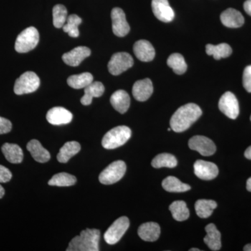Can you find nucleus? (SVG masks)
Here are the masks:
<instances>
[{
  "instance_id": "nucleus-1",
  "label": "nucleus",
  "mask_w": 251,
  "mask_h": 251,
  "mask_svg": "<svg viewBox=\"0 0 251 251\" xmlns=\"http://www.w3.org/2000/svg\"><path fill=\"white\" fill-rule=\"evenodd\" d=\"M201 108L195 103H188L180 107L171 119V128L176 133L188 129L202 115Z\"/></svg>"
},
{
  "instance_id": "nucleus-2",
  "label": "nucleus",
  "mask_w": 251,
  "mask_h": 251,
  "mask_svg": "<svg viewBox=\"0 0 251 251\" xmlns=\"http://www.w3.org/2000/svg\"><path fill=\"white\" fill-rule=\"evenodd\" d=\"M100 232L97 229H86L69 243L67 251H99Z\"/></svg>"
},
{
  "instance_id": "nucleus-3",
  "label": "nucleus",
  "mask_w": 251,
  "mask_h": 251,
  "mask_svg": "<svg viewBox=\"0 0 251 251\" xmlns=\"http://www.w3.org/2000/svg\"><path fill=\"white\" fill-rule=\"evenodd\" d=\"M131 136V130L126 126H119L109 130L102 140V146L106 150H114L125 145Z\"/></svg>"
},
{
  "instance_id": "nucleus-4",
  "label": "nucleus",
  "mask_w": 251,
  "mask_h": 251,
  "mask_svg": "<svg viewBox=\"0 0 251 251\" xmlns=\"http://www.w3.org/2000/svg\"><path fill=\"white\" fill-rule=\"evenodd\" d=\"M39 41V34L37 29L34 27L26 28L18 36L15 50L19 53H25L35 49Z\"/></svg>"
},
{
  "instance_id": "nucleus-5",
  "label": "nucleus",
  "mask_w": 251,
  "mask_h": 251,
  "mask_svg": "<svg viewBox=\"0 0 251 251\" xmlns=\"http://www.w3.org/2000/svg\"><path fill=\"white\" fill-rule=\"evenodd\" d=\"M40 85V79L35 73H24L15 82L14 92L17 95L30 94L35 92Z\"/></svg>"
},
{
  "instance_id": "nucleus-6",
  "label": "nucleus",
  "mask_w": 251,
  "mask_h": 251,
  "mask_svg": "<svg viewBox=\"0 0 251 251\" xmlns=\"http://www.w3.org/2000/svg\"><path fill=\"white\" fill-rule=\"evenodd\" d=\"M126 171V165L125 162L122 161L113 162L99 175V181L105 185L115 184L123 177Z\"/></svg>"
},
{
  "instance_id": "nucleus-7",
  "label": "nucleus",
  "mask_w": 251,
  "mask_h": 251,
  "mask_svg": "<svg viewBox=\"0 0 251 251\" xmlns=\"http://www.w3.org/2000/svg\"><path fill=\"white\" fill-rule=\"evenodd\" d=\"M129 220L126 216L119 218L110 226L104 234V239L107 244L113 245L117 244L129 227Z\"/></svg>"
},
{
  "instance_id": "nucleus-8",
  "label": "nucleus",
  "mask_w": 251,
  "mask_h": 251,
  "mask_svg": "<svg viewBox=\"0 0 251 251\" xmlns=\"http://www.w3.org/2000/svg\"><path fill=\"white\" fill-rule=\"evenodd\" d=\"M133 57L127 52H117L114 54L108 62L109 72L113 75H119L133 67Z\"/></svg>"
},
{
  "instance_id": "nucleus-9",
  "label": "nucleus",
  "mask_w": 251,
  "mask_h": 251,
  "mask_svg": "<svg viewBox=\"0 0 251 251\" xmlns=\"http://www.w3.org/2000/svg\"><path fill=\"white\" fill-rule=\"evenodd\" d=\"M220 110L232 120L237 118L239 114V105L237 99L232 92H227L222 95L219 100Z\"/></svg>"
},
{
  "instance_id": "nucleus-10",
  "label": "nucleus",
  "mask_w": 251,
  "mask_h": 251,
  "mask_svg": "<svg viewBox=\"0 0 251 251\" xmlns=\"http://www.w3.org/2000/svg\"><path fill=\"white\" fill-rule=\"evenodd\" d=\"M188 147L204 156H209L216 151L215 144L209 138L202 135L193 136L188 141Z\"/></svg>"
},
{
  "instance_id": "nucleus-11",
  "label": "nucleus",
  "mask_w": 251,
  "mask_h": 251,
  "mask_svg": "<svg viewBox=\"0 0 251 251\" xmlns=\"http://www.w3.org/2000/svg\"><path fill=\"white\" fill-rule=\"evenodd\" d=\"M111 18L112 31L119 37H123L128 34L130 26L126 19L125 13L120 8L115 7L112 10Z\"/></svg>"
},
{
  "instance_id": "nucleus-12",
  "label": "nucleus",
  "mask_w": 251,
  "mask_h": 251,
  "mask_svg": "<svg viewBox=\"0 0 251 251\" xmlns=\"http://www.w3.org/2000/svg\"><path fill=\"white\" fill-rule=\"evenodd\" d=\"M194 173L200 179L209 181L218 176L219 168L215 163L198 160L194 163Z\"/></svg>"
},
{
  "instance_id": "nucleus-13",
  "label": "nucleus",
  "mask_w": 251,
  "mask_h": 251,
  "mask_svg": "<svg viewBox=\"0 0 251 251\" xmlns=\"http://www.w3.org/2000/svg\"><path fill=\"white\" fill-rule=\"evenodd\" d=\"M151 8L153 14L163 23H171L174 20L175 12L168 0H152Z\"/></svg>"
},
{
  "instance_id": "nucleus-14",
  "label": "nucleus",
  "mask_w": 251,
  "mask_h": 251,
  "mask_svg": "<svg viewBox=\"0 0 251 251\" xmlns=\"http://www.w3.org/2000/svg\"><path fill=\"white\" fill-rule=\"evenodd\" d=\"M46 119L50 125H67L72 121L73 115L67 109L62 107H54L49 110L46 115Z\"/></svg>"
},
{
  "instance_id": "nucleus-15",
  "label": "nucleus",
  "mask_w": 251,
  "mask_h": 251,
  "mask_svg": "<svg viewBox=\"0 0 251 251\" xmlns=\"http://www.w3.org/2000/svg\"><path fill=\"white\" fill-rule=\"evenodd\" d=\"M91 54V50L85 46H79L75 48L69 52L63 54L62 59L65 64L71 67H77L84 59Z\"/></svg>"
},
{
  "instance_id": "nucleus-16",
  "label": "nucleus",
  "mask_w": 251,
  "mask_h": 251,
  "mask_svg": "<svg viewBox=\"0 0 251 251\" xmlns=\"http://www.w3.org/2000/svg\"><path fill=\"white\" fill-rule=\"evenodd\" d=\"M153 87L152 82L149 78L138 80L133 86V97L138 101H145L151 97L153 93Z\"/></svg>"
},
{
  "instance_id": "nucleus-17",
  "label": "nucleus",
  "mask_w": 251,
  "mask_h": 251,
  "mask_svg": "<svg viewBox=\"0 0 251 251\" xmlns=\"http://www.w3.org/2000/svg\"><path fill=\"white\" fill-rule=\"evenodd\" d=\"M133 52L137 58L145 62L152 61L156 54L151 43L147 40L136 41L133 46Z\"/></svg>"
},
{
  "instance_id": "nucleus-18",
  "label": "nucleus",
  "mask_w": 251,
  "mask_h": 251,
  "mask_svg": "<svg viewBox=\"0 0 251 251\" xmlns=\"http://www.w3.org/2000/svg\"><path fill=\"white\" fill-rule=\"evenodd\" d=\"M138 234L139 237L145 242H155L158 240L160 237L161 227L156 223H145L140 226Z\"/></svg>"
},
{
  "instance_id": "nucleus-19",
  "label": "nucleus",
  "mask_w": 251,
  "mask_h": 251,
  "mask_svg": "<svg viewBox=\"0 0 251 251\" xmlns=\"http://www.w3.org/2000/svg\"><path fill=\"white\" fill-rule=\"evenodd\" d=\"M221 21L226 27L238 28L244 25V18L237 10L229 8L221 14Z\"/></svg>"
},
{
  "instance_id": "nucleus-20",
  "label": "nucleus",
  "mask_w": 251,
  "mask_h": 251,
  "mask_svg": "<svg viewBox=\"0 0 251 251\" xmlns=\"http://www.w3.org/2000/svg\"><path fill=\"white\" fill-rule=\"evenodd\" d=\"M129 95L125 90H117L110 97V103L117 112L125 114L130 106Z\"/></svg>"
},
{
  "instance_id": "nucleus-21",
  "label": "nucleus",
  "mask_w": 251,
  "mask_h": 251,
  "mask_svg": "<svg viewBox=\"0 0 251 251\" xmlns=\"http://www.w3.org/2000/svg\"><path fill=\"white\" fill-rule=\"evenodd\" d=\"M27 149L33 158L39 163H46L50 159L49 151L46 150L38 140H31L29 141L27 144Z\"/></svg>"
},
{
  "instance_id": "nucleus-22",
  "label": "nucleus",
  "mask_w": 251,
  "mask_h": 251,
  "mask_svg": "<svg viewBox=\"0 0 251 251\" xmlns=\"http://www.w3.org/2000/svg\"><path fill=\"white\" fill-rule=\"evenodd\" d=\"M206 235L204 242L211 251H219L221 248V234L214 224L207 225L205 227Z\"/></svg>"
},
{
  "instance_id": "nucleus-23",
  "label": "nucleus",
  "mask_w": 251,
  "mask_h": 251,
  "mask_svg": "<svg viewBox=\"0 0 251 251\" xmlns=\"http://www.w3.org/2000/svg\"><path fill=\"white\" fill-rule=\"evenodd\" d=\"M105 92V87L100 82H92L85 88V95L82 97L80 101L84 105H89L92 103L93 98L101 97Z\"/></svg>"
},
{
  "instance_id": "nucleus-24",
  "label": "nucleus",
  "mask_w": 251,
  "mask_h": 251,
  "mask_svg": "<svg viewBox=\"0 0 251 251\" xmlns=\"http://www.w3.org/2000/svg\"><path fill=\"white\" fill-rule=\"evenodd\" d=\"M1 151L8 161L14 164L22 163L23 151L16 144L5 143L1 147Z\"/></svg>"
},
{
  "instance_id": "nucleus-25",
  "label": "nucleus",
  "mask_w": 251,
  "mask_h": 251,
  "mask_svg": "<svg viewBox=\"0 0 251 251\" xmlns=\"http://www.w3.org/2000/svg\"><path fill=\"white\" fill-rule=\"evenodd\" d=\"M80 150V145L77 142H67L59 150V152L57 156V161L61 163H67L69 159L76 155Z\"/></svg>"
},
{
  "instance_id": "nucleus-26",
  "label": "nucleus",
  "mask_w": 251,
  "mask_h": 251,
  "mask_svg": "<svg viewBox=\"0 0 251 251\" xmlns=\"http://www.w3.org/2000/svg\"><path fill=\"white\" fill-rule=\"evenodd\" d=\"M162 186L168 192L182 193L191 190L189 185L181 182L179 179L173 176H169L163 180Z\"/></svg>"
},
{
  "instance_id": "nucleus-27",
  "label": "nucleus",
  "mask_w": 251,
  "mask_h": 251,
  "mask_svg": "<svg viewBox=\"0 0 251 251\" xmlns=\"http://www.w3.org/2000/svg\"><path fill=\"white\" fill-rule=\"evenodd\" d=\"M217 207V203L211 200H199L195 204L196 214L201 219H206Z\"/></svg>"
},
{
  "instance_id": "nucleus-28",
  "label": "nucleus",
  "mask_w": 251,
  "mask_h": 251,
  "mask_svg": "<svg viewBox=\"0 0 251 251\" xmlns=\"http://www.w3.org/2000/svg\"><path fill=\"white\" fill-rule=\"evenodd\" d=\"M94 81L93 75L90 73H82L78 75H72L68 78V85L74 89H85Z\"/></svg>"
},
{
  "instance_id": "nucleus-29",
  "label": "nucleus",
  "mask_w": 251,
  "mask_h": 251,
  "mask_svg": "<svg viewBox=\"0 0 251 251\" xmlns=\"http://www.w3.org/2000/svg\"><path fill=\"white\" fill-rule=\"evenodd\" d=\"M206 52L208 55H213L214 59L219 60L221 58H226L230 56L232 50L227 44H221L217 46L207 44L206 46Z\"/></svg>"
},
{
  "instance_id": "nucleus-30",
  "label": "nucleus",
  "mask_w": 251,
  "mask_h": 251,
  "mask_svg": "<svg viewBox=\"0 0 251 251\" xmlns=\"http://www.w3.org/2000/svg\"><path fill=\"white\" fill-rule=\"evenodd\" d=\"M170 211L175 220L184 221L189 218L190 213L184 201H175L169 206Z\"/></svg>"
},
{
  "instance_id": "nucleus-31",
  "label": "nucleus",
  "mask_w": 251,
  "mask_h": 251,
  "mask_svg": "<svg viewBox=\"0 0 251 251\" xmlns=\"http://www.w3.org/2000/svg\"><path fill=\"white\" fill-rule=\"evenodd\" d=\"M151 166L155 168H173L177 166V160L171 153H160L151 161Z\"/></svg>"
},
{
  "instance_id": "nucleus-32",
  "label": "nucleus",
  "mask_w": 251,
  "mask_h": 251,
  "mask_svg": "<svg viewBox=\"0 0 251 251\" xmlns=\"http://www.w3.org/2000/svg\"><path fill=\"white\" fill-rule=\"evenodd\" d=\"M167 64L177 75L184 74L187 70V64L184 57L179 53L172 54L167 60Z\"/></svg>"
},
{
  "instance_id": "nucleus-33",
  "label": "nucleus",
  "mask_w": 251,
  "mask_h": 251,
  "mask_svg": "<svg viewBox=\"0 0 251 251\" xmlns=\"http://www.w3.org/2000/svg\"><path fill=\"white\" fill-rule=\"evenodd\" d=\"M77 179L74 175L67 173H61L54 175L49 180V185L53 186H60V187H67V186H74L76 183Z\"/></svg>"
},
{
  "instance_id": "nucleus-34",
  "label": "nucleus",
  "mask_w": 251,
  "mask_h": 251,
  "mask_svg": "<svg viewBox=\"0 0 251 251\" xmlns=\"http://www.w3.org/2000/svg\"><path fill=\"white\" fill-rule=\"evenodd\" d=\"M82 23V19L77 15H70L67 18V22L63 27V30L67 32L71 37L76 38L79 36L78 26Z\"/></svg>"
},
{
  "instance_id": "nucleus-35",
  "label": "nucleus",
  "mask_w": 251,
  "mask_h": 251,
  "mask_svg": "<svg viewBox=\"0 0 251 251\" xmlns=\"http://www.w3.org/2000/svg\"><path fill=\"white\" fill-rule=\"evenodd\" d=\"M67 9L64 5L57 4L52 9L53 25L56 28L64 27L67 20Z\"/></svg>"
},
{
  "instance_id": "nucleus-36",
  "label": "nucleus",
  "mask_w": 251,
  "mask_h": 251,
  "mask_svg": "<svg viewBox=\"0 0 251 251\" xmlns=\"http://www.w3.org/2000/svg\"><path fill=\"white\" fill-rule=\"evenodd\" d=\"M243 85L248 92L251 93V65L245 68L243 74Z\"/></svg>"
},
{
  "instance_id": "nucleus-37",
  "label": "nucleus",
  "mask_w": 251,
  "mask_h": 251,
  "mask_svg": "<svg viewBox=\"0 0 251 251\" xmlns=\"http://www.w3.org/2000/svg\"><path fill=\"white\" fill-rule=\"evenodd\" d=\"M12 129V124L7 119L0 117V135L9 133Z\"/></svg>"
},
{
  "instance_id": "nucleus-38",
  "label": "nucleus",
  "mask_w": 251,
  "mask_h": 251,
  "mask_svg": "<svg viewBox=\"0 0 251 251\" xmlns=\"http://www.w3.org/2000/svg\"><path fill=\"white\" fill-rule=\"evenodd\" d=\"M12 178V173L6 167L0 165V183H6Z\"/></svg>"
},
{
  "instance_id": "nucleus-39",
  "label": "nucleus",
  "mask_w": 251,
  "mask_h": 251,
  "mask_svg": "<svg viewBox=\"0 0 251 251\" xmlns=\"http://www.w3.org/2000/svg\"><path fill=\"white\" fill-rule=\"evenodd\" d=\"M244 10L249 16H251V0H247L244 4Z\"/></svg>"
},
{
  "instance_id": "nucleus-40",
  "label": "nucleus",
  "mask_w": 251,
  "mask_h": 251,
  "mask_svg": "<svg viewBox=\"0 0 251 251\" xmlns=\"http://www.w3.org/2000/svg\"><path fill=\"white\" fill-rule=\"evenodd\" d=\"M244 156H245L247 159L251 160V146L248 148L247 150H246Z\"/></svg>"
},
{
  "instance_id": "nucleus-41",
  "label": "nucleus",
  "mask_w": 251,
  "mask_h": 251,
  "mask_svg": "<svg viewBox=\"0 0 251 251\" xmlns=\"http://www.w3.org/2000/svg\"><path fill=\"white\" fill-rule=\"evenodd\" d=\"M247 188L249 192H251V177L249 178V179L247 180Z\"/></svg>"
},
{
  "instance_id": "nucleus-42",
  "label": "nucleus",
  "mask_w": 251,
  "mask_h": 251,
  "mask_svg": "<svg viewBox=\"0 0 251 251\" xmlns=\"http://www.w3.org/2000/svg\"><path fill=\"white\" fill-rule=\"evenodd\" d=\"M5 194V191L4 189V188L2 187V186L0 185V199L1 198H2L3 196H4Z\"/></svg>"
},
{
  "instance_id": "nucleus-43",
  "label": "nucleus",
  "mask_w": 251,
  "mask_h": 251,
  "mask_svg": "<svg viewBox=\"0 0 251 251\" xmlns=\"http://www.w3.org/2000/svg\"><path fill=\"white\" fill-rule=\"evenodd\" d=\"M244 251H251V244H247L244 248Z\"/></svg>"
},
{
  "instance_id": "nucleus-44",
  "label": "nucleus",
  "mask_w": 251,
  "mask_h": 251,
  "mask_svg": "<svg viewBox=\"0 0 251 251\" xmlns=\"http://www.w3.org/2000/svg\"><path fill=\"white\" fill-rule=\"evenodd\" d=\"M189 251H201L200 249H196V248H193V249H190Z\"/></svg>"
},
{
  "instance_id": "nucleus-45",
  "label": "nucleus",
  "mask_w": 251,
  "mask_h": 251,
  "mask_svg": "<svg viewBox=\"0 0 251 251\" xmlns=\"http://www.w3.org/2000/svg\"></svg>"
}]
</instances>
